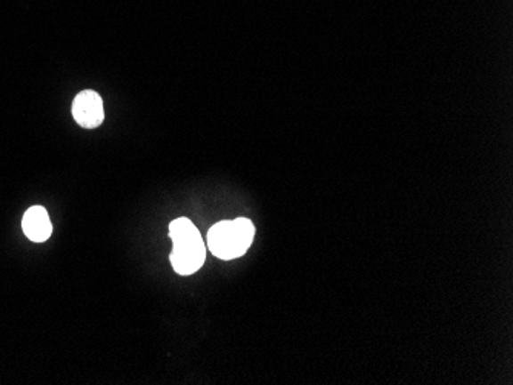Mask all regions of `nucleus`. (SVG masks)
Returning <instances> with one entry per match:
<instances>
[{"instance_id":"f257e3e1","label":"nucleus","mask_w":513,"mask_h":385,"mask_svg":"<svg viewBox=\"0 0 513 385\" xmlns=\"http://www.w3.org/2000/svg\"><path fill=\"white\" fill-rule=\"evenodd\" d=\"M169 237L173 240L171 264L179 275L196 274L207 260V246L200 232L188 218H177L169 224Z\"/></svg>"},{"instance_id":"f03ea898","label":"nucleus","mask_w":513,"mask_h":385,"mask_svg":"<svg viewBox=\"0 0 513 385\" xmlns=\"http://www.w3.org/2000/svg\"><path fill=\"white\" fill-rule=\"evenodd\" d=\"M256 228L248 218L214 224L208 232V247L214 257L229 261L243 257L251 247Z\"/></svg>"},{"instance_id":"20e7f679","label":"nucleus","mask_w":513,"mask_h":385,"mask_svg":"<svg viewBox=\"0 0 513 385\" xmlns=\"http://www.w3.org/2000/svg\"><path fill=\"white\" fill-rule=\"evenodd\" d=\"M22 229L29 240L34 243H44L53 234V224L45 207H29L22 220Z\"/></svg>"},{"instance_id":"7ed1b4c3","label":"nucleus","mask_w":513,"mask_h":385,"mask_svg":"<svg viewBox=\"0 0 513 385\" xmlns=\"http://www.w3.org/2000/svg\"><path fill=\"white\" fill-rule=\"evenodd\" d=\"M73 116L82 128L94 129L101 126L105 118L101 95L91 90L78 92L74 99Z\"/></svg>"}]
</instances>
